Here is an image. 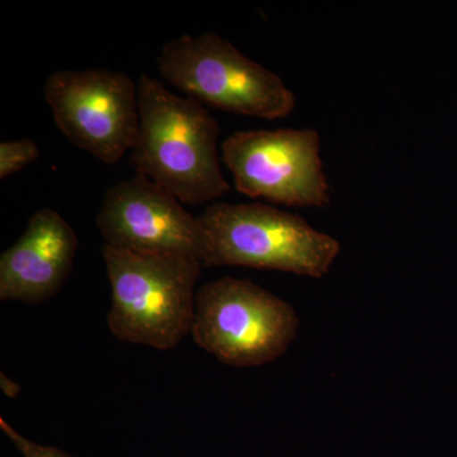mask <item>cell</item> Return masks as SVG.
Segmentation results:
<instances>
[{"label":"cell","instance_id":"obj_4","mask_svg":"<svg viewBox=\"0 0 457 457\" xmlns=\"http://www.w3.org/2000/svg\"><path fill=\"white\" fill-rule=\"evenodd\" d=\"M162 78L201 104L255 119H285L296 97L278 74L243 55L216 33L167 42L158 59Z\"/></svg>","mask_w":457,"mask_h":457},{"label":"cell","instance_id":"obj_6","mask_svg":"<svg viewBox=\"0 0 457 457\" xmlns=\"http://www.w3.org/2000/svg\"><path fill=\"white\" fill-rule=\"evenodd\" d=\"M237 192L288 207H324L329 185L314 129L237 131L221 143Z\"/></svg>","mask_w":457,"mask_h":457},{"label":"cell","instance_id":"obj_8","mask_svg":"<svg viewBox=\"0 0 457 457\" xmlns=\"http://www.w3.org/2000/svg\"><path fill=\"white\" fill-rule=\"evenodd\" d=\"M96 224L106 245L145 255H183L204 266L206 237L179 198L146 177L108 189Z\"/></svg>","mask_w":457,"mask_h":457},{"label":"cell","instance_id":"obj_2","mask_svg":"<svg viewBox=\"0 0 457 457\" xmlns=\"http://www.w3.org/2000/svg\"><path fill=\"white\" fill-rule=\"evenodd\" d=\"M111 284L108 329L120 341L159 351L192 332L196 285L204 266L183 255H145L102 248Z\"/></svg>","mask_w":457,"mask_h":457},{"label":"cell","instance_id":"obj_12","mask_svg":"<svg viewBox=\"0 0 457 457\" xmlns=\"http://www.w3.org/2000/svg\"><path fill=\"white\" fill-rule=\"evenodd\" d=\"M0 386H2L3 393L9 396V398H16L18 394L21 393L20 385L14 383L13 380H11V378L3 374V372L2 375H0Z\"/></svg>","mask_w":457,"mask_h":457},{"label":"cell","instance_id":"obj_5","mask_svg":"<svg viewBox=\"0 0 457 457\" xmlns=\"http://www.w3.org/2000/svg\"><path fill=\"white\" fill-rule=\"evenodd\" d=\"M299 327L285 300L249 279L222 278L198 288L191 335L225 365L257 368L284 356Z\"/></svg>","mask_w":457,"mask_h":457},{"label":"cell","instance_id":"obj_10","mask_svg":"<svg viewBox=\"0 0 457 457\" xmlns=\"http://www.w3.org/2000/svg\"><path fill=\"white\" fill-rule=\"evenodd\" d=\"M40 155L38 146L29 139L4 141L0 144V179H8L22 170Z\"/></svg>","mask_w":457,"mask_h":457},{"label":"cell","instance_id":"obj_1","mask_svg":"<svg viewBox=\"0 0 457 457\" xmlns=\"http://www.w3.org/2000/svg\"><path fill=\"white\" fill-rule=\"evenodd\" d=\"M140 129L131 161L185 204L209 203L230 186L219 164L220 126L201 102L183 98L143 75L137 82Z\"/></svg>","mask_w":457,"mask_h":457},{"label":"cell","instance_id":"obj_3","mask_svg":"<svg viewBox=\"0 0 457 457\" xmlns=\"http://www.w3.org/2000/svg\"><path fill=\"white\" fill-rule=\"evenodd\" d=\"M198 220L206 237L204 269L249 267L323 278L341 253L336 237L270 204H213Z\"/></svg>","mask_w":457,"mask_h":457},{"label":"cell","instance_id":"obj_9","mask_svg":"<svg viewBox=\"0 0 457 457\" xmlns=\"http://www.w3.org/2000/svg\"><path fill=\"white\" fill-rule=\"evenodd\" d=\"M78 237L53 209L29 218L25 233L0 257V300L40 303L62 287L73 269Z\"/></svg>","mask_w":457,"mask_h":457},{"label":"cell","instance_id":"obj_7","mask_svg":"<svg viewBox=\"0 0 457 457\" xmlns=\"http://www.w3.org/2000/svg\"><path fill=\"white\" fill-rule=\"evenodd\" d=\"M45 101L66 139L106 164L134 149L140 129L137 84L106 71H59L45 83Z\"/></svg>","mask_w":457,"mask_h":457},{"label":"cell","instance_id":"obj_11","mask_svg":"<svg viewBox=\"0 0 457 457\" xmlns=\"http://www.w3.org/2000/svg\"><path fill=\"white\" fill-rule=\"evenodd\" d=\"M0 428L8 436L9 440L13 442L18 450L23 453L25 457H71L62 451L55 449V447L42 446V445L35 444V442L27 440L21 436L20 433L13 428L4 418H0Z\"/></svg>","mask_w":457,"mask_h":457}]
</instances>
